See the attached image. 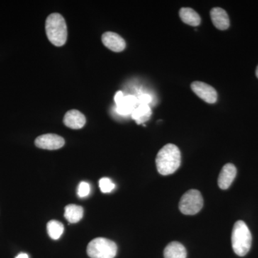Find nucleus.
Here are the masks:
<instances>
[{
	"label": "nucleus",
	"mask_w": 258,
	"mask_h": 258,
	"mask_svg": "<svg viewBox=\"0 0 258 258\" xmlns=\"http://www.w3.org/2000/svg\"><path fill=\"white\" fill-rule=\"evenodd\" d=\"M35 146L40 149L56 150L63 147L64 140L57 134H47L40 136L35 139Z\"/></svg>",
	"instance_id": "7"
},
{
	"label": "nucleus",
	"mask_w": 258,
	"mask_h": 258,
	"mask_svg": "<svg viewBox=\"0 0 258 258\" xmlns=\"http://www.w3.org/2000/svg\"><path fill=\"white\" fill-rule=\"evenodd\" d=\"M152 101V97L149 94H143L138 98L139 105H149Z\"/></svg>",
	"instance_id": "20"
},
{
	"label": "nucleus",
	"mask_w": 258,
	"mask_h": 258,
	"mask_svg": "<svg viewBox=\"0 0 258 258\" xmlns=\"http://www.w3.org/2000/svg\"><path fill=\"white\" fill-rule=\"evenodd\" d=\"M191 88L193 92L206 103H215L217 101V93L216 90L208 83L195 81L191 84Z\"/></svg>",
	"instance_id": "6"
},
{
	"label": "nucleus",
	"mask_w": 258,
	"mask_h": 258,
	"mask_svg": "<svg viewBox=\"0 0 258 258\" xmlns=\"http://www.w3.org/2000/svg\"><path fill=\"white\" fill-rule=\"evenodd\" d=\"M117 245L113 241L103 237L93 239L87 247V254L91 258H114Z\"/></svg>",
	"instance_id": "4"
},
{
	"label": "nucleus",
	"mask_w": 258,
	"mask_h": 258,
	"mask_svg": "<svg viewBox=\"0 0 258 258\" xmlns=\"http://www.w3.org/2000/svg\"><path fill=\"white\" fill-rule=\"evenodd\" d=\"M64 217L70 223H77L83 218V209L79 205H67L64 208Z\"/></svg>",
	"instance_id": "14"
},
{
	"label": "nucleus",
	"mask_w": 258,
	"mask_h": 258,
	"mask_svg": "<svg viewBox=\"0 0 258 258\" xmlns=\"http://www.w3.org/2000/svg\"><path fill=\"white\" fill-rule=\"evenodd\" d=\"M91 192V186L88 182L82 181L79 184V189H78V195L79 198H86Z\"/></svg>",
	"instance_id": "18"
},
{
	"label": "nucleus",
	"mask_w": 258,
	"mask_h": 258,
	"mask_svg": "<svg viewBox=\"0 0 258 258\" xmlns=\"http://www.w3.org/2000/svg\"><path fill=\"white\" fill-rule=\"evenodd\" d=\"M179 17L183 23L190 26H198L201 23V18L200 15L191 8H181L179 10Z\"/></svg>",
	"instance_id": "13"
},
{
	"label": "nucleus",
	"mask_w": 258,
	"mask_h": 258,
	"mask_svg": "<svg viewBox=\"0 0 258 258\" xmlns=\"http://www.w3.org/2000/svg\"><path fill=\"white\" fill-rule=\"evenodd\" d=\"M186 249L182 244L178 242H170L164 251V258H186Z\"/></svg>",
	"instance_id": "12"
},
{
	"label": "nucleus",
	"mask_w": 258,
	"mask_h": 258,
	"mask_svg": "<svg viewBox=\"0 0 258 258\" xmlns=\"http://www.w3.org/2000/svg\"><path fill=\"white\" fill-rule=\"evenodd\" d=\"M117 113L119 115H127L129 114H132V112L134 111V108H130V107L125 106H116Z\"/></svg>",
	"instance_id": "19"
},
{
	"label": "nucleus",
	"mask_w": 258,
	"mask_h": 258,
	"mask_svg": "<svg viewBox=\"0 0 258 258\" xmlns=\"http://www.w3.org/2000/svg\"><path fill=\"white\" fill-rule=\"evenodd\" d=\"M255 74H256V76H257V78L258 79V66H257V69H256Z\"/></svg>",
	"instance_id": "23"
},
{
	"label": "nucleus",
	"mask_w": 258,
	"mask_h": 258,
	"mask_svg": "<svg viewBox=\"0 0 258 258\" xmlns=\"http://www.w3.org/2000/svg\"><path fill=\"white\" fill-rule=\"evenodd\" d=\"M47 233L52 240H58L64 232V226L57 220H51L47 225Z\"/></svg>",
	"instance_id": "16"
},
{
	"label": "nucleus",
	"mask_w": 258,
	"mask_h": 258,
	"mask_svg": "<svg viewBox=\"0 0 258 258\" xmlns=\"http://www.w3.org/2000/svg\"><path fill=\"white\" fill-rule=\"evenodd\" d=\"M152 110L149 105H139L132 112V117L137 124L145 123L152 115Z\"/></svg>",
	"instance_id": "15"
},
{
	"label": "nucleus",
	"mask_w": 258,
	"mask_h": 258,
	"mask_svg": "<svg viewBox=\"0 0 258 258\" xmlns=\"http://www.w3.org/2000/svg\"><path fill=\"white\" fill-rule=\"evenodd\" d=\"M212 23L218 30H225L230 27V18L225 10L215 8L210 11Z\"/></svg>",
	"instance_id": "11"
},
{
	"label": "nucleus",
	"mask_w": 258,
	"mask_h": 258,
	"mask_svg": "<svg viewBox=\"0 0 258 258\" xmlns=\"http://www.w3.org/2000/svg\"><path fill=\"white\" fill-rule=\"evenodd\" d=\"M102 42L107 48L115 52H121L126 46L123 37L113 32H105L102 35Z\"/></svg>",
	"instance_id": "8"
},
{
	"label": "nucleus",
	"mask_w": 258,
	"mask_h": 258,
	"mask_svg": "<svg viewBox=\"0 0 258 258\" xmlns=\"http://www.w3.org/2000/svg\"><path fill=\"white\" fill-rule=\"evenodd\" d=\"M203 205L201 193L197 189H190L181 197L179 208L180 211L184 215H194L200 212Z\"/></svg>",
	"instance_id": "5"
},
{
	"label": "nucleus",
	"mask_w": 258,
	"mask_h": 258,
	"mask_svg": "<svg viewBox=\"0 0 258 258\" xmlns=\"http://www.w3.org/2000/svg\"><path fill=\"white\" fill-rule=\"evenodd\" d=\"M15 258H29L28 254L25 253H21L20 254H18V256H17Z\"/></svg>",
	"instance_id": "22"
},
{
	"label": "nucleus",
	"mask_w": 258,
	"mask_h": 258,
	"mask_svg": "<svg viewBox=\"0 0 258 258\" xmlns=\"http://www.w3.org/2000/svg\"><path fill=\"white\" fill-rule=\"evenodd\" d=\"M99 186L102 192L109 193L115 189V185L109 178L105 177L100 179Z\"/></svg>",
	"instance_id": "17"
},
{
	"label": "nucleus",
	"mask_w": 258,
	"mask_h": 258,
	"mask_svg": "<svg viewBox=\"0 0 258 258\" xmlns=\"http://www.w3.org/2000/svg\"><path fill=\"white\" fill-rule=\"evenodd\" d=\"M181 161L179 148L174 144H166L158 152L156 159L157 170L161 175H169L179 169Z\"/></svg>",
	"instance_id": "1"
},
{
	"label": "nucleus",
	"mask_w": 258,
	"mask_h": 258,
	"mask_svg": "<svg viewBox=\"0 0 258 258\" xmlns=\"http://www.w3.org/2000/svg\"><path fill=\"white\" fill-rule=\"evenodd\" d=\"M232 246L234 252L240 257L246 255L252 245V235L245 222L238 220L232 232Z\"/></svg>",
	"instance_id": "3"
},
{
	"label": "nucleus",
	"mask_w": 258,
	"mask_h": 258,
	"mask_svg": "<svg viewBox=\"0 0 258 258\" xmlns=\"http://www.w3.org/2000/svg\"><path fill=\"white\" fill-rule=\"evenodd\" d=\"M124 95H123V92L122 91H118L115 94L114 96V101L115 104H116V106H120L122 102L123 101V98H124Z\"/></svg>",
	"instance_id": "21"
},
{
	"label": "nucleus",
	"mask_w": 258,
	"mask_h": 258,
	"mask_svg": "<svg viewBox=\"0 0 258 258\" xmlns=\"http://www.w3.org/2000/svg\"><path fill=\"white\" fill-rule=\"evenodd\" d=\"M237 175V169L234 164H226L222 167L218 177V186L220 189H227L235 180Z\"/></svg>",
	"instance_id": "9"
},
{
	"label": "nucleus",
	"mask_w": 258,
	"mask_h": 258,
	"mask_svg": "<svg viewBox=\"0 0 258 258\" xmlns=\"http://www.w3.org/2000/svg\"><path fill=\"white\" fill-rule=\"evenodd\" d=\"M63 123L70 128L81 129L86 124V118L81 112L71 110L64 115Z\"/></svg>",
	"instance_id": "10"
},
{
	"label": "nucleus",
	"mask_w": 258,
	"mask_h": 258,
	"mask_svg": "<svg viewBox=\"0 0 258 258\" xmlns=\"http://www.w3.org/2000/svg\"><path fill=\"white\" fill-rule=\"evenodd\" d=\"M45 30L49 40L55 46H62L67 41V25L63 17L58 13H52L47 17Z\"/></svg>",
	"instance_id": "2"
}]
</instances>
